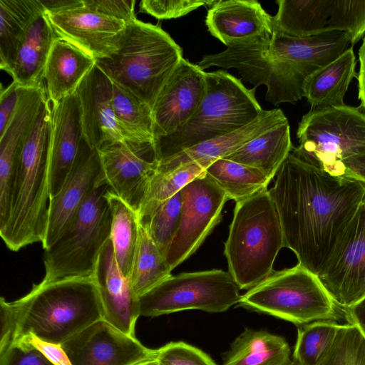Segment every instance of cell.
Wrapping results in <instances>:
<instances>
[{"label":"cell","mask_w":365,"mask_h":365,"mask_svg":"<svg viewBox=\"0 0 365 365\" xmlns=\"http://www.w3.org/2000/svg\"><path fill=\"white\" fill-rule=\"evenodd\" d=\"M222 365H294L287 341L265 330L245 329L230 345Z\"/></svg>","instance_id":"obj_29"},{"label":"cell","mask_w":365,"mask_h":365,"mask_svg":"<svg viewBox=\"0 0 365 365\" xmlns=\"http://www.w3.org/2000/svg\"><path fill=\"white\" fill-rule=\"evenodd\" d=\"M93 277L101 299L103 319L122 332L135 336V324L140 316L139 298L117 264L110 238L101 252Z\"/></svg>","instance_id":"obj_21"},{"label":"cell","mask_w":365,"mask_h":365,"mask_svg":"<svg viewBox=\"0 0 365 365\" xmlns=\"http://www.w3.org/2000/svg\"><path fill=\"white\" fill-rule=\"evenodd\" d=\"M344 176L354 178L365 185V152L342 160Z\"/></svg>","instance_id":"obj_48"},{"label":"cell","mask_w":365,"mask_h":365,"mask_svg":"<svg viewBox=\"0 0 365 365\" xmlns=\"http://www.w3.org/2000/svg\"><path fill=\"white\" fill-rule=\"evenodd\" d=\"M322 283L341 309L365 297V205L360 206L336 246Z\"/></svg>","instance_id":"obj_15"},{"label":"cell","mask_w":365,"mask_h":365,"mask_svg":"<svg viewBox=\"0 0 365 365\" xmlns=\"http://www.w3.org/2000/svg\"><path fill=\"white\" fill-rule=\"evenodd\" d=\"M21 337H25L54 365H72L61 344L44 341L32 334H29Z\"/></svg>","instance_id":"obj_47"},{"label":"cell","mask_w":365,"mask_h":365,"mask_svg":"<svg viewBox=\"0 0 365 365\" xmlns=\"http://www.w3.org/2000/svg\"><path fill=\"white\" fill-rule=\"evenodd\" d=\"M363 203H364V205H365V197H364V200Z\"/></svg>","instance_id":"obj_53"},{"label":"cell","mask_w":365,"mask_h":365,"mask_svg":"<svg viewBox=\"0 0 365 365\" xmlns=\"http://www.w3.org/2000/svg\"><path fill=\"white\" fill-rule=\"evenodd\" d=\"M13 303L18 317L15 340L32 334L44 341L61 345L103 318L93 277L34 284L27 294Z\"/></svg>","instance_id":"obj_3"},{"label":"cell","mask_w":365,"mask_h":365,"mask_svg":"<svg viewBox=\"0 0 365 365\" xmlns=\"http://www.w3.org/2000/svg\"><path fill=\"white\" fill-rule=\"evenodd\" d=\"M216 0H143L140 11L158 19H177L201 7L211 6Z\"/></svg>","instance_id":"obj_42"},{"label":"cell","mask_w":365,"mask_h":365,"mask_svg":"<svg viewBox=\"0 0 365 365\" xmlns=\"http://www.w3.org/2000/svg\"><path fill=\"white\" fill-rule=\"evenodd\" d=\"M171 271L165 257L140 223L138 243L129 277L134 293L139 298L170 277Z\"/></svg>","instance_id":"obj_35"},{"label":"cell","mask_w":365,"mask_h":365,"mask_svg":"<svg viewBox=\"0 0 365 365\" xmlns=\"http://www.w3.org/2000/svg\"><path fill=\"white\" fill-rule=\"evenodd\" d=\"M237 305L297 325L336 321L344 314L319 277L299 263L273 272L241 295Z\"/></svg>","instance_id":"obj_7"},{"label":"cell","mask_w":365,"mask_h":365,"mask_svg":"<svg viewBox=\"0 0 365 365\" xmlns=\"http://www.w3.org/2000/svg\"><path fill=\"white\" fill-rule=\"evenodd\" d=\"M21 87L12 82L0 93V135L4 133L16 110Z\"/></svg>","instance_id":"obj_46"},{"label":"cell","mask_w":365,"mask_h":365,"mask_svg":"<svg viewBox=\"0 0 365 365\" xmlns=\"http://www.w3.org/2000/svg\"><path fill=\"white\" fill-rule=\"evenodd\" d=\"M272 36H262L232 43L225 51L203 56L197 65L202 70L217 66L234 68L257 88L267 87L265 98L274 106L294 103L304 97L309 78L291 63L276 58L269 51Z\"/></svg>","instance_id":"obj_10"},{"label":"cell","mask_w":365,"mask_h":365,"mask_svg":"<svg viewBox=\"0 0 365 365\" xmlns=\"http://www.w3.org/2000/svg\"><path fill=\"white\" fill-rule=\"evenodd\" d=\"M205 72L182 58L152 107L155 138L172 134L198 109L205 93Z\"/></svg>","instance_id":"obj_18"},{"label":"cell","mask_w":365,"mask_h":365,"mask_svg":"<svg viewBox=\"0 0 365 365\" xmlns=\"http://www.w3.org/2000/svg\"><path fill=\"white\" fill-rule=\"evenodd\" d=\"M356 73V56L353 46L307 80L304 97L312 108L344 106V98Z\"/></svg>","instance_id":"obj_30"},{"label":"cell","mask_w":365,"mask_h":365,"mask_svg":"<svg viewBox=\"0 0 365 365\" xmlns=\"http://www.w3.org/2000/svg\"><path fill=\"white\" fill-rule=\"evenodd\" d=\"M181 194L179 227L165 255L172 270L189 258L221 221L222 210L228 200L205 171L187 184Z\"/></svg>","instance_id":"obj_13"},{"label":"cell","mask_w":365,"mask_h":365,"mask_svg":"<svg viewBox=\"0 0 365 365\" xmlns=\"http://www.w3.org/2000/svg\"><path fill=\"white\" fill-rule=\"evenodd\" d=\"M340 326L333 320L301 325L293 353L294 365H318L334 343Z\"/></svg>","instance_id":"obj_38"},{"label":"cell","mask_w":365,"mask_h":365,"mask_svg":"<svg viewBox=\"0 0 365 365\" xmlns=\"http://www.w3.org/2000/svg\"><path fill=\"white\" fill-rule=\"evenodd\" d=\"M287 121L288 119L280 109L263 110L255 120L247 125L159 162L156 172L168 173L192 162L204 163L209 166L215 160L230 155L269 129Z\"/></svg>","instance_id":"obj_26"},{"label":"cell","mask_w":365,"mask_h":365,"mask_svg":"<svg viewBox=\"0 0 365 365\" xmlns=\"http://www.w3.org/2000/svg\"><path fill=\"white\" fill-rule=\"evenodd\" d=\"M359 71L357 74L358 98L360 101V108L365 113V36L359 49Z\"/></svg>","instance_id":"obj_50"},{"label":"cell","mask_w":365,"mask_h":365,"mask_svg":"<svg viewBox=\"0 0 365 365\" xmlns=\"http://www.w3.org/2000/svg\"><path fill=\"white\" fill-rule=\"evenodd\" d=\"M292 148L290 127L287 121L252 139L224 158L257 168L273 179Z\"/></svg>","instance_id":"obj_31"},{"label":"cell","mask_w":365,"mask_h":365,"mask_svg":"<svg viewBox=\"0 0 365 365\" xmlns=\"http://www.w3.org/2000/svg\"><path fill=\"white\" fill-rule=\"evenodd\" d=\"M58 38L44 13L31 23L21 43L9 74L22 88L43 85L47 60Z\"/></svg>","instance_id":"obj_28"},{"label":"cell","mask_w":365,"mask_h":365,"mask_svg":"<svg viewBox=\"0 0 365 365\" xmlns=\"http://www.w3.org/2000/svg\"><path fill=\"white\" fill-rule=\"evenodd\" d=\"M83 138L98 149L107 142L123 140L113 107V83L95 64L77 90Z\"/></svg>","instance_id":"obj_22"},{"label":"cell","mask_w":365,"mask_h":365,"mask_svg":"<svg viewBox=\"0 0 365 365\" xmlns=\"http://www.w3.org/2000/svg\"><path fill=\"white\" fill-rule=\"evenodd\" d=\"M341 309L347 322L355 325L365 336V297L354 305Z\"/></svg>","instance_id":"obj_49"},{"label":"cell","mask_w":365,"mask_h":365,"mask_svg":"<svg viewBox=\"0 0 365 365\" xmlns=\"http://www.w3.org/2000/svg\"><path fill=\"white\" fill-rule=\"evenodd\" d=\"M158 365H217L198 348L184 341H171L156 349Z\"/></svg>","instance_id":"obj_41"},{"label":"cell","mask_w":365,"mask_h":365,"mask_svg":"<svg viewBox=\"0 0 365 365\" xmlns=\"http://www.w3.org/2000/svg\"><path fill=\"white\" fill-rule=\"evenodd\" d=\"M87 9L125 24L136 19L135 0H83Z\"/></svg>","instance_id":"obj_44"},{"label":"cell","mask_w":365,"mask_h":365,"mask_svg":"<svg viewBox=\"0 0 365 365\" xmlns=\"http://www.w3.org/2000/svg\"><path fill=\"white\" fill-rule=\"evenodd\" d=\"M240 289L222 269L171 275L139 297L140 315L154 317L189 309L224 312L238 304Z\"/></svg>","instance_id":"obj_11"},{"label":"cell","mask_w":365,"mask_h":365,"mask_svg":"<svg viewBox=\"0 0 365 365\" xmlns=\"http://www.w3.org/2000/svg\"><path fill=\"white\" fill-rule=\"evenodd\" d=\"M48 98L19 154L14 178L9 220L0 235L16 252L43 240L50 200Z\"/></svg>","instance_id":"obj_4"},{"label":"cell","mask_w":365,"mask_h":365,"mask_svg":"<svg viewBox=\"0 0 365 365\" xmlns=\"http://www.w3.org/2000/svg\"><path fill=\"white\" fill-rule=\"evenodd\" d=\"M136 365H158L155 359L147 360Z\"/></svg>","instance_id":"obj_52"},{"label":"cell","mask_w":365,"mask_h":365,"mask_svg":"<svg viewBox=\"0 0 365 365\" xmlns=\"http://www.w3.org/2000/svg\"><path fill=\"white\" fill-rule=\"evenodd\" d=\"M269 190L278 213L284 247L319 277L365 197V185L332 175L290 153Z\"/></svg>","instance_id":"obj_1"},{"label":"cell","mask_w":365,"mask_h":365,"mask_svg":"<svg viewBox=\"0 0 365 365\" xmlns=\"http://www.w3.org/2000/svg\"><path fill=\"white\" fill-rule=\"evenodd\" d=\"M96 64V60L58 37L51 49L44 71L48 99L56 103L73 94Z\"/></svg>","instance_id":"obj_27"},{"label":"cell","mask_w":365,"mask_h":365,"mask_svg":"<svg viewBox=\"0 0 365 365\" xmlns=\"http://www.w3.org/2000/svg\"><path fill=\"white\" fill-rule=\"evenodd\" d=\"M45 12L40 0H0V68L9 74L34 20Z\"/></svg>","instance_id":"obj_32"},{"label":"cell","mask_w":365,"mask_h":365,"mask_svg":"<svg viewBox=\"0 0 365 365\" xmlns=\"http://www.w3.org/2000/svg\"><path fill=\"white\" fill-rule=\"evenodd\" d=\"M205 93L192 117L172 134L154 140L158 162L190 148L232 133L255 120L262 112L240 79L225 70L205 72Z\"/></svg>","instance_id":"obj_5"},{"label":"cell","mask_w":365,"mask_h":365,"mask_svg":"<svg viewBox=\"0 0 365 365\" xmlns=\"http://www.w3.org/2000/svg\"><path fill=\"white\" fill-rule=\"evenodd\" d=\"M46 13L59 12L83 5V0H40Z\"/></svg>","instance_id":"obj_51"},{"label":"cell","mask_w":365,"mask_h":365,"mask_svg":"<svg viewBox=\"0 0 365 365\" xmlns=\"http://www.w3.org/2000/svg\"><path fill=\"white\" fill-rule=\"evenodd\" d=\"M108 188L107 184L96 188L69 227L45 250L41 282L93 277L101 252L110 238L112 214L106 197Z\"/></svg>","instance_id":"obj_8"},{"label":"cell","mask_w":365,"mask_h":365,"mask_svg":"<svg viewBox=\"0 0 365 365\" xmlns=\"http://www.w3.org/2000/svg\"><path fill=\"white\" fill-rule=\"evenodd\" d=\"M318 365H365V336L355 325L341 324L334 343Z\"/></svg>","instance_id":"obj_40"},{"label":"cell","mask_w":365,"mask_h":365,"mask_svg":"<svg viewBox=\"0 0 365 365\" xmlns=\"http://www.w3.org/2000/svg\"><path fill=\"white\" fill-rule=\"evenodd\" d=\"M48 99L46 88H22L15 113L0 135V204H10L14 178L21 150Z\"/></svg>","instance_id":"obj_23"},{"label":"cell","mask_w":365,"mask_h":365,"mask_svg":"<svg viewBox=\"0 0 365 365\" xmlns=\"http://www.w3.org/2000/svg\"><path fill=\"white\" fill-rule=\"evenodd\" d=\"M98 151L106 183L138 212L159 165L154 142H107Z\"/></svg>","instance_id":"obj_14"},{"label":"cell","mask_w":365,"mask_h":365,"mask_svg":"<svg viewBox=\"0 0 365 365\" xmlns=\"http://www.w3.org/2000/svg\"><path fill=\"white\" fill-rule=\"evenodd\" d=\"M205 25L226 46L273 34L272 16L256 0H216L207 11Z\"/></svg>","instance_id":"obj_25"},{"label":"cell","mask_w":365,"mask_h":365,"mask_svg":"<svg viewBox=\"0 0 365 365\" xmlns=\"http://www.w3.org/2000/svg\"><path fill=\"white\" fill-rule=\"evenodd\" d=\"M282 247V229L267 189L235 203L224 254L240 289H250L269 277Z\"/></svg>","instance_id":"obj_6"},{"label":"cell","mask_w":365,"mask_h":365,"mask_svg":"<svg viewBox=\"0 0 365 365\" xmlns=\"http://www.w3.org/2000/svg\"><path fill=\"white\" fill-rule=\"evenodd\" d=\"M182 210L181 190L163 203L148 220L140 222L165 257L178 231Z\"/></svg>","instance_id":"obj_39"},{"label":"cell","mask_w":365,"mask_h":365,"mask_svg":"<svg viewBox=\"0 0 365 365\" xmlns=\"http://www.w3.org/2000/svg\"><path fill=\"white\" fill-rule=\"evenodd\" d=\"M205 173L223 190L228 200L235 202L267 189L272 180L257 168L225 158L213 162Z\"/></svg>","instance_id":"obj_34"},{"label":"cell","mask_w":365,"mask_h":365,"mask_svg":"<svg viewBox=\"0 0 365 365\" xmlns=\"http://www.w3.org/2000/svg\"><path fill=\"white\" fill-rule=\"evenodd\" d=\"M0 353L5 351L15 340L18 317L13 302L0 298Z\"/></svg>","instance_id":"obj_45"},{"label":"cell","mask_w":365,"mask_h":365,"mask_svg":"<svg viewBox=\"0 0 365 365\" xmlns=\"http://www.w3.org/2000/svg\"><path fill=\"white\" fill-rule=\"evenodd\" d=\"M83 137L81 107L76 92L56 103L51 101L50 197L56 196L66 182Z\"/></svg>","instance_id":"obj_20"},{"label":"cell","mask_w":365,"mask_h":365,"mask_svg":"<svg viewBox=\"0 0 365 365\" xmlns=\"http://www.w3.org/2000/svg\"><path fill=\"white\" fill-rule=\"evenodd\" d=\"M180 46L160 26L137 19L127 23L113 50L96 60L112 83L151 108L182 58Z\"/></svg>","instance_id":"obj_2"},{"label":"cell","mask_w":365,"mask_h":365,"mask_svg":"<svg viewBox=\"0 0 365 365\" xmlns=\"http://www.w3.org/2000/svg\"><path fill=\"white\" fill-rule=\"evenodd\" d=\"M207 167L203 163L192 162L168 173L155 172L138 211L139 221L149 219L163 203L203 173Z\"/></svg>","instance_id":"obj_37"},{"label":"cell","mask_w":365,"mask_h":365,"mask_svg":"<svg viewBox=\"0 0 365 365\" xmlns=\"http://www.w3.org/2000/svg\"><path fill=\"white\" fill-rule=\"evenodd\" d=\"M351 46V37L344 31L294 37L273 31L269 40V51L276 58L291 63L308 77Z\"/></svg>","instance_id":"obj_24"},{"label":"cell","mask_w":365,"mask_h":365,"mask_svg":"<svg viewBox=\"0 0 365 365\" xmlns=\"http://www.w3.org/2000/svg\"><path fill=\"white\" fill-rule=\"evenodd\" d=\"M0 365L54 364L25 337H20L0 353Z\"/></svg>","instance_id":"obj_43"},{"label":"cell","mask_w":365,"mask_h":365,"mask_svg":"<svg viewBox=\"0 0 365 365\" xmlns=\"http://www.w3.org/2000/svg\"><path fill=\"white\" fill-rule=\"evenodd\" d=\"M292 153L332 175L344 176L342 160L365 152V113L347 105L312 108L297 130Z\"/></svg>","instance_id":"obj_9"},{"label":"cell","mask_w":365,"mask_h":365,"mask_svg":"<svg viewBox=\"0 0 365 365\" xmlns=\"http://www.w3.org/2000/svg\"><path fill=\"white\" fill-rule=\"evenodd\" d=\"M106 184L98 149L83 137L71 170L60 192L50 197L46 230L42 242L50 247L69 227L88 195Z\"/></svg>","instance_id":"obj_17"},{"label":"cell","mask_w":365,"mask_h":365,"mask_svg":"<svg viewBox=\"0 0 365 365\" xmlns=\"http://www.w3.org/2000/svg\"><path fill=\"white\" fill-rule=\"evenodd\" d=\"M106 197L112 214L110 240L116 262L123 275L129 279L139 238L138 212L110 187Z\"/></svg>","instance_id":"obj_33"},{"label":"cell","mask_w":365,"mask_h":365,"mask_svg":"<svg viewBox=\"0 0 365 365\" xmlns=\"http://www.w3.org/2000/svg\"><path fill=\"white\" fill-rule=\"evenodd\" d=\"M273 31L294 37L347 33L353 46L365 35V0H277Z\"/></svg>","instance_id":"obj_12"},{"label":"cell","mask_w":365,"mask_h":365,"mask_svg":"<svg viewBox=\"0 0 365 365\" xmlns=\"http://www.w3.org/2000/svg\"><path fill=\"white\" fill-rule=\"evenodd\" d=\"M72 365H136L155 359L156 349L98 320L61 344Z\"/></svg>","instance_id":"obj_16"},{"label":"cell","mask_w":365,"mask_h":365,"mask_svg":"<svg viewBox=\"0 0 365 365\" xmlns=\"http://www.w3.org/2000/svg\"><path fill=\"white\" fill-rule=\"evenodd\" d=\"M58 37L78 48L95 60L106 56L125 23L94 12L83 5L46 13Z\"/></svg>","instance_id":"obj_19"},{"label":"cell","mask_w":365,"mask_h":365,"mask_svg":"<svg viewBox=\"0 0 365 365\" xmlns=\"http://www.w3.org/2000/svg\"><path fill=\"white\" fill-rule=\"evenodd\" d=\"M113 107L123 140L154 142L152 108L147 103L113 84Z\"/></svg>","instance_id":"obj_36"}]
</instances>
